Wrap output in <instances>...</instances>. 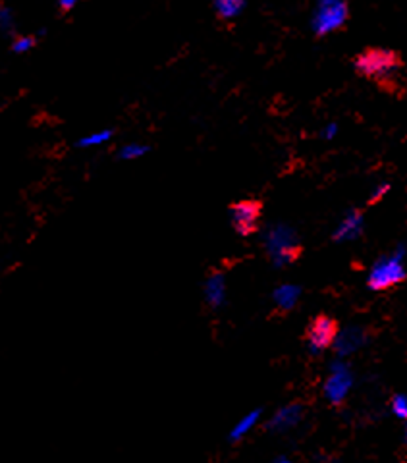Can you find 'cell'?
I'll list each match as a JSON object with an SVG mask.
<instances>
[{
    "label": "cell",
    "instance_id": "6da1fadb",
    "mask_svg": "<svg viewBox=\"0 0 407 463\" xmlns=\"http://www.w3.org/2000/svg\"><path fill=\"white\" fill-rule=\"evenodd\" d=\"M263 248L274 267L278 269L297 261L303 251L297 232L284 222L270 224L263 230Z\"/></svg>",
    "mask_w": 407,
    "mask_h": 463
},
{
    "label": "cell",
    "instance_id": "7a4b0ae2",
    "mask_svg": "<svg viewBox=\"0 0 407 463\" xmlns=\"http://www.w3.org/2000/svg\"><path fill=\"white\" fill-rule=\"evenodd\" d=\"M355 70L369 80L379 81L384 85L396 83L400 78V56L386 48H369L361 53L354 62Z\"/></svg>",
    "mask_w": 407,
    "mask_h": 463
},
{
    "label": "cell",
    "instance_id": "3957f363",
    "mask_svg": "<svg viewBox=\"0 0 407 463\" xmlns=\"http://www.w3.org/2000/svg\"><path fill=\"white\" fill-rule=\"evenodd\" d=\"M403 255H406V248L400 245L392 255L381 257L379 261L374 262L373 267H371V272H369L367 278L369 289L382 292V289H390L403 282L407 278Z\"/></svg>",
    "mask_w": 407,
    "mask_h": 463
},
{
    "label": "cell",
    "instance_id": "277c9868",
    "mask_svg": "<svg viewBox=\"0 0 407 463\" xmlns=\"http://www.w3.org/2000/svg\"><path fill=\"white\" fill-rule=\"evenodd\" d=\"M349 10H347L346 0H319L314 8L311 27L319 37L338 31L347 21Z\"/></svg>",
    "mask_w": 407,
    "mask_h": 463
},
{
    "label": "cell",
    "instance_id": "5b68a950",
    "mask_svg": "<svg viewBox=\"0 0 407 463\" xmlns=\"http://www.w3.org/2000/svg\"><path fill=\"white\" fill-rule=\"evenodd\" d=\"M263 205L257 199H241L230 205V220L241 238H249L259 232Z\"/></svg>",
    "mask_w": 407,
    "mask_h": 463
},
{
    "label": "cell",
    "instance_id": "8992f818",
    "mask_svg": "<svg viewBox=\"0 0 407 463\" xmlns=\"http://www.w3.org/2000/svg\"><path fill=\"white\" fill-rule=\"evenodd\" d=\"M338 334H340V329H338V322L334 321L332 316H314L307 326V349L313 356H319L324 349L332 348Z\"/></svg>",
    "mask_w": 407,
    "mask_h": 463
},
{
    "label": "cell",
    "instance_id": "52a82bcc",
    "mask_svg": "<svg viewBox=\"0 0 407 463\" xmlns=\"http://www.w3.org/2000/svg\"><path fill=\"white\" fill-rule=\"evenodd\" d=\"M354 375L344 361H336L330 367V375L324 380V398L332 405H340L347 398V392L352 390Z\"/></svg>",
    "mask_w": 407,
    "mask_h": 463
},
{
    "label": "cell",
    "instance_id": "ba28073f",
    "mask_svg": "<svg viewBox=\"0 0 407 463\" xmlns=\"http://www.w3.org/2000/svg\"><path fill=\"white\" fill-rule=\"evenodd\" d=\"M303 415H305V408H303V403L300 402L286 403V405H282L280 410L276 411V413L268 419L267 429L270 430V432L282 435V432H287V430L295 429V427L301 423Z\"/></svg>",
    "mask_w": 407,
    "mask_h": 463
},
{
    "label": "cell",
    "instance_id": "9c48e42d",
    "mask_svg": "<svg viewBox=\"0 0 407 463\" xmlns=\"http://www.w3.org/2000/svg\"><path fill=\"white\" fill-rule=\"evenodd\" d=\"M369 340L367 330L363 326H349V329L342 330L336 342H334V351L340 357L352 356L354 351H357L359 348H363Z\"/></svg>",
    "mask_w": 407,
    "mask_h": 463
},
{
    "label": "cell",
    "instance_id": "30bf717a",
    "mask_svg": "<svg viewBox=\"0 0 407 463\" xmlns=\"http://www.w3.org/2000/svg\"><path fill=\"white\" fill-rule=\"evenodd\" d=\"M363 226H365V218H363V213L361 211H347L346 216L342 218L338 228L334 230L332 240L334 242H354L357 240L361 234H363Z\"/></svg>",
    "mask_w": 407,
    "mask_h": 463
},
{
    "label": "cell",
    "instance_id": "8fae6325",
    "mask_svg": "<svg viewBox=\"0 0 407 463\" xmlns=\"http://www.w3.org/2000/svg\"><path fill=\"white\" fill-rule=\"evenodd\" d=\"M203 296L211 309H221L226 303V276L222 272H211L203 286Z\"/></svg>",
    "mask_w": 407,
    "mask_h": 463
},
{
    "label": "cell",
    "instance_id": "7c38bea8",
    "mask_svg": "<svg viewBox=\"0 0 407 463\" xmlns=\"http://www.w3.org/2000/svg\"><path fill=\"white\" fill-rule=\"evenodd\" d=\"M301 297V288L300 286H295V284H282L278 288L273 292V302L276 305L278 311L282 313H287V311H292V309L297 305Z\"/></svg>",
    "mask_w": 407,
    "mask_h": 463
},
{
    "label": "cell",
    "instance_id": "4fadbf2b",
    "mask_svg": "<svg viewBox=\"0 0 407 463\" xmlns=\"http://www.w3.org/2000/svg\"><path fill=\"white\" fill-rule=\"evenodd\" d=\"M260 415H263V411L260 410H251L249 413H245V415L241 417L240 421L232 427L230 435H228L230 442H240V440H243V438L260 423Z\"/></svg>",
    "mask_w": 407,
    "mask_h": 463
},
{
    "label": "cell",
    "instance_id": "5bb4252c",
    "mask_svg": "<svg viewBox=\"0 0 407 463\" xmlns=\"http://www.w3.org/2000/svg\"><path fill=\"white\" fill-rule=\"evenodd\" d=\"M245 6L247 0H214V10L222 20H234Z\"/></svg>",
    "mask_w": 407,
    "mask_h": 463
},
{
    "label": "cell",
    "instance_id": "9a60e30c",
    "mask_svg": "<svg viewBox=\"0 0 407 463\" xmlns=\"http://www.w3.org/2000/svg\"><path fill=\"white\" fill-rule=\"evenodd\" d=\"M114 129H99V132H95V134H89L85 137H81L80 142L75 143L80 149H87V147H99L102 143H108L112 139Z\"/></svg>",
    "mask_w": 407,
    "mask_h": 463
},
{
    "label": "cell",
    "instance_id": "2e32d148",
    "mask_svg": "<svg viewBox=\"0 0 407 463\" xmlns=\"http://www.w3.org/2000/svg\"><path fill=\"white\" fill-rule=\"evenodd\" d=\"M149 153V145H143V143H127L124 147L118 151V159L122 161H135V159H141Z\"/></svg>",
    "mask_w": 407,
    "mask_h": 463
},
{
    "label": "cell",
    "instance_id": "e0dca14e",
    "mask_svg": "<svg viewBox=\"0 0 407 463\" xmlns=\"http://www.w3.org/2000/svg\"><path fill=\"white\" fill-rule=\"evenodd\" d=\"M390 410H392V413H394L398 419H403V421H407V396H403V394H398V396L392 398Z\"/></svg>",
    "mask_w": 407,
    "mask_h": 463
},
{
    "label": "cell",
    "instance_id": "ac0fdd59",
    "mask_svg": "<svg viewBox=\"0 0 407 463\" xmlns=\"http://www.w3.org/2000/svg\"><path fill=\"white\" fill-rule=\"evenodd\" d=\"M35 47V37L31 35H21L18 39L12 41V53L16 54H23L27 50H31Z\"/></svg>",
    "mask_w": 407,
    "mask_h": 463
},
{
    "label": "cell",
    "instance_id": "d6986e66",
    "mask_svg": "<svg viewBox=\"0 0 407 463\" xmlns=\"http://www.w3.org/2000/svg\"><path fill=\"white\" fill-rule=\"evenodd\" d=\"M0 27H2V31L8 33L10 29H14V16L10 12V8H2V12H0Z\"/></svg>",
    "mask_w": 407,
    "mask_h": 463
},
{
    "label": "cell",
    "instance_id": "ffe728a7",
    "mask_svg": "<svg viewBox=\"0 0 407 463\" xmlns=\"http://www.w3.org/2000/svg\"><path fill=\"white\" fill-rule=\"evenodd\" d=\"M388 191H390V183H379V186L373 189V193H371V199H369V203L382 201V199L386 197Z\"/></svg>",
    "mask_w": 407,
    "mask_h": 463
},
{
    "label": "cell",
    "instance_id": "44dd1931",
    "mask_svg": "<svg viewBox=\"0 0 407 463\" xmlns=\"http://www.w3.org/2000/svg\"><path fill=\"white\" fill-rule=\"evenodd\" d=\"M321 135L324 137V139H328V142H330V139H334V137L338 135V124H334V122L332 124H327V126L322 128Z\"/></svg>",
    "mask_w": 407,
    "mask_h": 463
},
{
    "label": "cell",
    "instance_id": "7402d4cb",
    "mask_svg": "<svg viewBox=\"0 0 407 463\" xmlns=\"http://www.w3.org/2000/svg\"><path fill=\"white\" fill-rule=\"evenodd\" d=\"M78 2H80V0H58V6H60L62 12H68V10H72Z\"/></svg>",
    "mask_w": 407,
    "mask_h": 463
},
{
    "label": "cell",
    "instance_id": "603a6c76",
    "mask_svg": "<svg viewBox=\"0 0 407 463\" xmlns=\"http://www.w3.org/2000/svg\"><path fill=\"white\" fill-rule=\"evenodd\" d=\"M274 463H294L292 459H287V457H278Z\"/></svg>",
    "mask_w": 407,
    "mask_h": 463
},
{
    "label": "cell",
    "instance_id": "cb8c5ba5",
    "mask_svg": "<svg viewBox=\"0 0 407 463\" xmlns=\"http://www.w3.org/2000/svg\"><path fill=\"white\" fill-rule=\"evenodd\" d=\"M403 440H406V442H407V427H406V429H403Z\"/></svg>",
    "mask_w": 407,
    "mask_h": 463
}]
</instances>
